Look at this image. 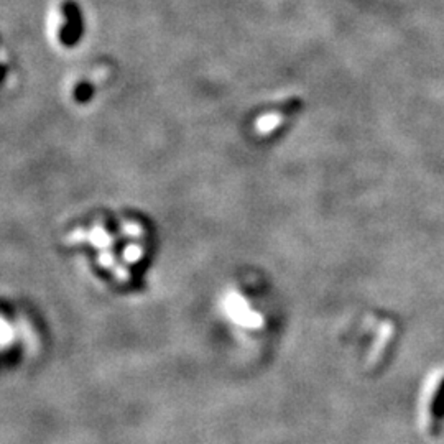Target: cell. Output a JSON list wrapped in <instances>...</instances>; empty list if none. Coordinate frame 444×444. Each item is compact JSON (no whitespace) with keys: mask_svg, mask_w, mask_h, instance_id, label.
Instances as JSON below:
<instances>
[{"mask_svg":"<svg viewBox=\"0 0 444 444\" xmlns=\"http://www.w3.org/2000/svg\"><path fill=\"white\" fill-rule=\"evenodd\" d=\"M7 71H9L7 66L0 63V84H2L5 81V78H7Z\"/></svg>","mask_w":444,"mask_h":444,"instance_id":"cell-3","label":"cell"},{"mask_svg":"<svg viewBox=\"0 0 444 444\" xmlns=\"http://www.w3.org/2000/svg\"><path fill=\"white\" fill-rule=\"evenodd\" d=\"M63 25L60 28V43L66 48H74L84 36V15L76 0H65L61 7Z\"/></svg>","mask_w":444,"mask_h":444,"instance_id":"cell-1","label":"cell"},{"mask_svg":"<svg viewBox=\"0 0 444 444\" xmlns=\"http://www.w3.org/2000/svg\"><path fill=\"white\" fill-rule=\"evenodd\" d=\"M94 94H96V89H94L92 83L89 81L78 83L76 88H74V100L79 104L89 102L94 97Z\"/></svg>","mask_w":444,"mask_h":444,"instance_id":"cell-2","label":"cell"}]
</instances>
